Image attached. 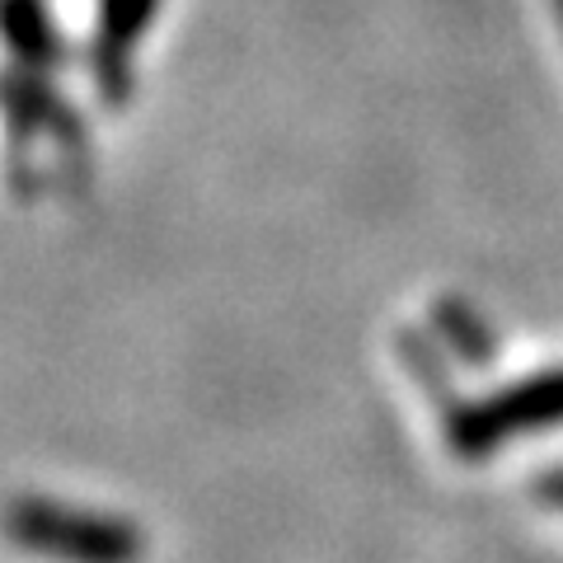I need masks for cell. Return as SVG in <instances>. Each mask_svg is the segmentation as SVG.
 I'll return each mask as SVG.
<instances>
[{"label": "cell", "instance_id": "5", "mask_svg": "<svg viewBox=\"0 0 563 563\" xmlns=\"http://www.w3.org/2000/svg\"><path fill=\"white\" fill-rule=\"evenodd\" d=\"M540 498H550V503H559V507H563V470L544 474V479H540Z\"/></svg>", "mask_w": 563, "mask_h": 563}, {"label": "cell", "instance_id": "4", "mask_svg": "<svg viewBox=\"0 0 563 563\" xmlns=\"http://www.w3.org/2000/svg\"><path fill=\"white\" fill-rule=\"evenodd\" d=\"M5 38L14 47V57L33 70H47L62 57L57 24H52L43 0H5Z\"/></svg>", "mask_w": 563, "mask_h": 563}, {"label": "cell", "instance_id": "3", "mask_svg": "<svg viewBox=\"0 0 563 563\" xmlns=\"http://www.w3.org/2000/svg\"><path fill=\"white\" fill-rule=\"evenodd\" d=\"M161 0H99V85L109 99L128 90V47L146 33Z\"/></svg>", "mask_w": 563, "mask_h": 563}, {"label": "cell", "instance_id": "2", "mask_svg": "<svg viewBox=\"0 0 563 563\" xmlns=\"http://www.w3.org/2000/svg\"><path fill=\"white\" fill-rule=\"evenodd\" d=\"M559 422H563V366L461 404L446 418V442L474 461V455H493L521 432H544L559 428Z\"/></svg>", "mask_w": 563, "mask_h": 563}, {"label": "cell", "instance_id": "1", "mask_svg": "<svg viewBox=\"0 0 563 563\" xmlns=\"http://www.w3.org/2000/svg\"><path fill=\"white\" fill-rule=\"evenodd\" d=\"M10 536L24 550L57 563H136L146 540L128 517H103L47 498H20L10 512Z\"/></svg>", "mask_w": 563, "mask_h": 563}]
</instances>
